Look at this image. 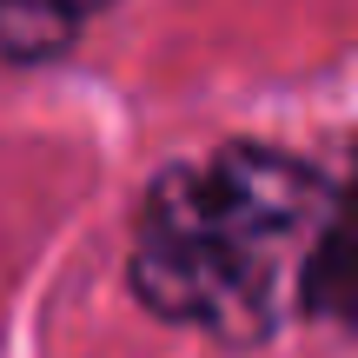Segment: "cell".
<instances>
[{
  "mask_svg": "<svg viewBox=\"0 0 358 358\" xmlns=\"http://www.w3.org/2000/svg\"><path fill=\"white\" fill-rule=\"evenodd\" d=\"M133 292L166 325L226 345L272 338L292 319H345L352 245L338 186L272 146L166 166L133 219Z\"/></svg>",
  "mask_w": 358,
  "mask_h": 358,
  "instance_id": "obj_1",
  "label": "cell"
},
{
  "mask_svg": "<svg viewBox=\"0 0 358 358\" xmlns=\"http://www.w3.org/2000/svg\"><path fill=\"white\" fill-rule=\"evenodd\" d=\"M87 27L73 7H0V60H53Z\"/></svg>",
  "mask_w": 358,
  "mask_h": 358,
  "instance_id": "obj_2",
  "label": "cell"
}]
</instances>
